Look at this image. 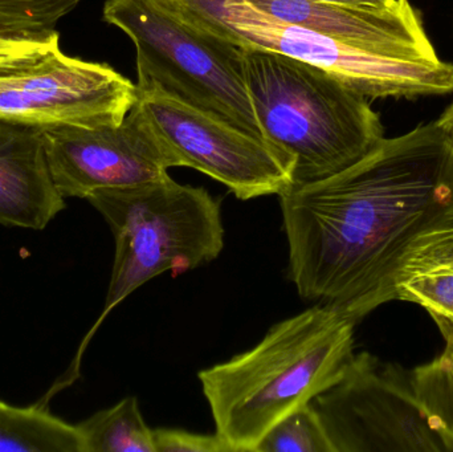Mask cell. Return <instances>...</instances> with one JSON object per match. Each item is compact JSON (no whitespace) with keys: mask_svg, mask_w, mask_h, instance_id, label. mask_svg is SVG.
I'll return each instance as SVG.
<instances>
[{"mask_svg":"<svg viewBox=\"0 0 453 452\" xmlns=\"http://www.w3.org/2000/svg\"><path fill=\"white\" fill-rule=\"evenodd\" d=\"M298 295L358 324L394 300L410 247L453 222V135L438 121L383 138L348 169L280 195Z\"/></svg>","mask_w":453,"mask_h":452,"instance_id":"cell-1","label":"cell"},{"mask_svg":"<svg viewBox=\"0 0 453 452\" xmlns=\"http://www.w3.org/2000/svg\"><path fill=\"white\" fill-rule=\"evenodd\" d=\"M357 324L316 304L277 323L252 349L199 372L217 433L255 452L288 414L337 384L353 361Z\"/></svg>","mask_w":453,"mask_h":452,"instance_id":"cell-2","label":"cell"},{"mask_svg":"<svg viewBox=\"0 0 453 452\" xmlns=\"http://www.w3.org/2000/svg\"><path fill=\"white\" fill-rule=\"evenodd\" d=\"M242 68L263 137L295 161V186L348 169L385 138L367 98L319 66L242 50Z\"/></svg>","mask_w":453,"mask_h":452,"instance_id":"cell-3","label":"cell"},{"mask_svg":"<svg viewBox=\"0 0 453 452\" xmlns=\"http://www.w3.org/2000/svg\"><path fill=\"white\" fill-rule=\"evenodd\" d=\"M87 201L108 222L116 255L103 313L80 345L71 368L56 382V392L80 376L88 344L117 305L162 273L180 275L214 262L225 247L219 202L206 188L180 185L170 175L127 188H103Z\"/></svg>","mask_w":453,"mask_h":452,"instance_id":"cell-4","label":"cell"},{"mask_svg":"<svg viewBox=\"0 0 453 452\" xmlns=\"http://www.w3.org/2000/svg\"><path fill=\"white\" fill-rule=\"evenodd\" d=\"M194 26L242 50L280 53L319 66L370 98L453 92V64L439 56L388 53L285 23L248 0H165Z\"/></svg>","mask_w":453,"mask_h":452,"instance_id":"cell-5","label":"cell"},{"mask_svg":"<svg viewBox=\"0 0 453 452\" xmlns=\"http://www.w3.org/2000/svg\"><path fill=\"white\" fill-rule=\"evenodd\" d=\"M103 19L134 42L138 85L153 82L264 138L245 82L242 48L194 26L165 0H105Z\"/></svg>","mask_w":453,"mask_h":452,"instance_id":"cell-6","label":"cell"},{"mask_svg":"<svg viewBox=\"0 0 453 452\" xmlns=\"http://www.w3.org/2000/svg\"><path fill=\"white\" fill-rule=\"evenodd\" d=\"M135 85V108L178 167L203 172L240 201L280 196L295 186V161L268 141L169 95L153 82Z\"/></svg>","mask_w":453,"mask_h":452,"instance_id":"cell-7","label":"cell"},{"mask_svg":"<svg viewBox=\"0 0 453 452\" xmlns=\"http://www.w3.org/2000/svg\"><path fill=\"white\" fill-rule=\"evenodd\" d=\"M334 452H453L415 392L411 371L367 352L314 398Z\"/></svg>","mask_w":453,"mask_h":452,"instance_id":"cell-8","label":"cell"},{"mask_svg":"<svg viewBox=\"0 0 453 452\" xmlns=\"http://www.w3.org/2000/svg\"><path fill=\"white\" fill-rule=\"evenodd\" d=\"M138 100L137 85L108 64L53 48L32 63L0 71V119L50 127L119 125Z\"/></svg>","mask_w":453,"mask_h":452,"instance_id":"cell-9","label":"cell"},{"mask_svg":"<svg viewBox=\"0 0 453 452\" xmlns=\"http://www.w3.org/2000/svg\"><path fill=\"white\" fill-rule=\"evenodd\" d=\"M50 174L64 198L162 180L177 161L135 105L119 125L44 127Z\"/></svg>","mask_w":453,"mask_h":452,"instance_id":"cell-10","label":"cell"},{"mask_svg":"<svg viewBox=\"0 0 453 452\" xmlns=\"http://www.w3.org/2000/svg\"><path fill=\"white\" fill-rule=\"evenodd\" d=\"M253 7L285 23L341 42L388 53L438 56L410 0H395L386 10H357L319 0H248Z\"/></svg>","mask_w":453,"mask_h":452,"instance_id":"cell-11","label":"cell"},{"mask_svg":"<svg viewBox=\"0 0 453 452\" xmlns=\"http://www.w3.org/2000/svg\"><path fill=\"white\" fill-rule=\"evenodd\" d=\"M42 127L0 119V225L42 230L65 209Z\"/></svg>","mask_w":453,"mask_h":452,"instance_id":"cell-12","label":"cell"},{"mask_svg":"<svg viewBox=\"0 0 453 452\" xmlns=\"http://www.w3.org/2000/svg\"><path fill=\"white\" fill-rule=\"evenodd\" d=\"M0 452H82L81 435L44 406L0 402Z\"/></svg>","mask_w":453,"mask_h":452,"instance_id":"cell-13","label":"cell"},{"mask_svg":"<svg viewBox=\"0 0 453 452\" xmlns=\"http://www.w3.org/2000/svg\"><path fill=\"white\" fill-rule=\"evenodd\" d=\"M76 427L82 452H156L154 430L146 425L135 397L93 414Z\"/></svg>","mask_w":453,"mask_h":452,"instance_id":"cell-14","label":"cell"},{"mask_svg":"<svg viewBox=\"0 0 453 452\" xmlns=\"http://www.w3.org/2000/svg\"><path fill=\"white\" fill-rule=\"evenodd\" d=\"M394 300L414 303L435 321L453 350V270H428L406 273L394 284Z\"/></svg>","mask_w":453,"mask_h":452,"instance_id":"cell-15","label":"cell"},{"mask_svg":"<svg viewBox=\"0 0 453 452\" xmlns=\"http://www.w3.org/2000/svg\"><path fill=\"white\" fill-rule=\"evenodd\" d=\"M84 0H0V37L50 40L58 21Z\"/></svg>","mask_w":453,"mask_h":452,"instance_id":"cell-16","label":"cell"},{"mask_svg":"<svg viewBox=\"0 0 453 452\" xmlns=\"http://www.w3.org/2000/svg\"><path fill=\"white\" fill-rule=\"evenodd\" d=\"M415 392L434 426L453 450V350L412 369Z\"/></svg>","mask_w":453,"mask_h":452,"instance_id":"cell-17","label":"cell"},{"mask_svg":"<svg viewBox=\"0 0 453 452\" xmlns=\"http://www.w3.org/2000/svg\"><path fill=\"white\" fill-rule=\"evenodd\" d=\"M255 452H334L326 430L311 403L277 422Z\"/></svg>","mask_w":453,"mask_h":452,"instance_id":"cell-18","label":"cell"},{"mask_svg":"<svg viewBox=\"0 0 453 452\" xmlns=\"http://www.w3.org/2000/svg\"><path fill=\"white\" fill-rule=\"evenodd\" d=\"M428 270H453V222L414 241L402 259L395 280L406 273Z\"/></svg>","mask_w":453,"mask_h":452,"instance_id":"cell-19","label":"cell"},{"mask_svg":"<svg viewBox=\"0 0 453 452\" xmlns=\"http://www.w3.org/2000/svg\"><path fill=\"white\" fill-rule=\"evenodd\" d=\"M156 452H234L228 443L215 434H196L180 429L154 430Z\"/></svg>","mask_w":453,"mask_h":452,"instance_id":"cell-20","label":"cell"},{"mask_svg":"<svg viewBox=\"0 0 453 452\" xmlns=\"http://www.w3.org/2000/svg\"><path fill=\"white\" fill-rule=\"evenodd\" d=\"M60 36L50 40H13L0 37V71L32 63L58 47Z\"/></svg>","mask_w":453,"mask_h":452,"instance_id":"cell-21","label":"cell"},{"mask_svg":"<svg viewBox=\"0 0 453 452\" xmlns=\"http://www.w3.org/2000/svg\"><path fill=\"white\" fill-rule=\"evenodd\" d=\"M327 4L341 7L357 8V10H386L395 3V0H319Z\"/></svg>","mask_w":453,"mask_h":452,"instance_id":"cell-22","label":"cell"},{"mask_svg":"<svg viewBox=\"0 0 453 452\" xmlns=\"http://www.w3.org/2000/svg\"><path fill=\"white\" fill-rule=\"evenodd\" d=\"M438 122L439 124L443 125V126L446 127V129L453 135V103L449 106V109L441 114Z\"/></svg>","mask_w":453,"mask_h":452,"instance_id":"cell-23","label":"cell"}]
</instances>
